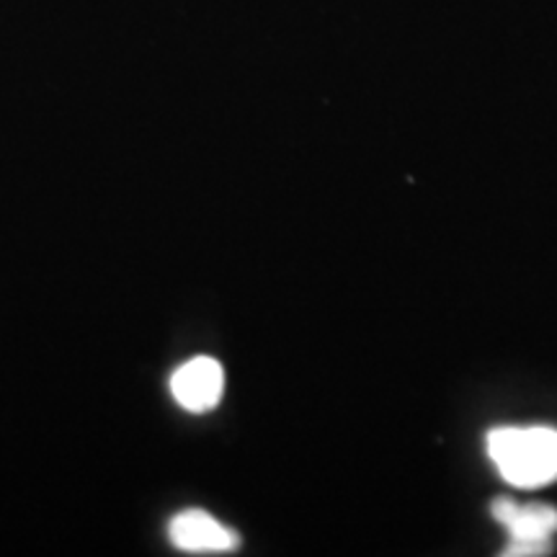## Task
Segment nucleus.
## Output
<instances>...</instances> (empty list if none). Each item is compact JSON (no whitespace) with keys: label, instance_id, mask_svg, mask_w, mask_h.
<instances>
[{"label":"nucleus","instance_id":"nucleus-3","mask_svg":"<svg viewBox=\"0 0 557 557\" xmlns=\"http://www.w3.org/2000/svg\"><path fill=\"white\" fill-rule=\"evenodd\" d=\"M171 393L189 413H209L225 393V372L212 357H194L171 374Z\"/></svg>","mask_w":557,"mask_h":557},{"label":"nucleus","instance_id":"nucleus-4","mask_svg":"<svg viewBox=\"0 0 557 557\" xmlns=\"http://www.w3.org/2000/svg\"><path fill=\"white\" fill-rule=\"evenodd\" d=\"M169 537L181 553L225 555L238 547V534L201 508H186L169 524Z\"/></svg>","mask_w":557,"mask_h":557},{"label":"nucleus","instance_id":"nucleus-1","mask_svg":"<svg viewBox=\"0 0 557 557\" xmlns=\"http://www.w3.org/2000/svg\"><path fill=\"white\" fill-rule=\"evenodd\" d=\"M487 455L506 483L540 487L557 480V431L500 426L487 434Z\"/></svg>","mask_w":557,"mask_h":557},{"label":"nucleus","instance_id":"nucleus-2","mask_svg":"<svg viewBox=\"0 0 557 557\" xmlns=\"http://www.w3.org/2000/svg\"><path fill=\"white\" fill-rule=\"evenodd\" d=\"M493 517L506 527L511 537L504 555L534 557L549 553L553 534L557 532V508L547 504L519 506L511 498H498L493 500Z\"/></svg>","mask_w":557,"mask_h":557}]
</instances>
